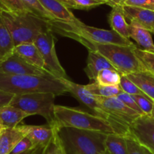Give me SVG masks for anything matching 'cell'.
<instances>
[{
    "label": "cell",
    "mask_w": 154,
    "mask_h": 154,
    "mask_svg": "<svg viewBox=\"0 0 154 154\" xmlns=\"http://www.w3.org/2000/svg\"><path fill=\"white\" fill-rule=\"evenodd\" d=\"M0 89L14 95L51 92L59 96L69 93L61 80L51 74L14 75L0 72Z\"/></svg>",
    "instance_id": "cell-1"
},
{
    "label": "cell",
    "mask_w": 154,
    "mask_h": 154,
    "mask_svg": "<svg viewBox=\"0 0 154 154\" xmlns=\"http://www.w3.org/2000/svg\"><path fill=\"white\" fill-rule=\"evenodd\" d=\"M51 30L53 33L64 37L76 40L83 39L90 42L103 44L132 46L135 44L129 39L123 38L114 30H103L84 24L79 19L74 21H63L59 20L50 21Z\"/></svg>",
    "instance_id": "cell-2"
},
{
    "label": "cell",
    "mask_w": 154,
    "mask_h": 154,
    "mask_svg": "<svg viewBox=\"0 0 154 154\" xmlns=\"http://www.w3.org/2000/svg\"><path fill=\"white\" fill-rule=\"evenodd\" d=\"M58 134L66 154H106L108 134L70 127L58 128Z\"/></svg>",
    "instance_id": "cell-3"
},
{
    "label": "cell",
    "mask_w": 154,
    "mask_h": 154,
    "mask_svg": "<svg viewBox=\"0 0 154 154\" xmlns=\"http://www.w3.org/2000/svg\"><path fill=\"white\" fill-rule=\"evenodd\" d=\"M75 41L86 47L88 51H96L106 57L121 75L147 70L135 55L134 49L136 45L126 46L116 44L97 43L83 39H78Z\"/></svg>",
    "instance_id": "cell-4"
},
{
    "label": "cell",
    "mask_w": 154,
    "mask_h": 154,
    "mask_svg": "<svg viewBox=\"0 0 154 154\" xmlns=\"http://www.w3.org/2000/svg\"><path fill=\"white\" fill-rule=\"evenodd\" d=\"M0 14L13 37L15 47L23 43L34 42L41 33L51 30L50 21L29 12L16 14L2 11Z\"/></svg>",
    "instance_id": "cell-5"
},
{
    "label": "cell",
    "mask_w": 154,
    "mask_h": 154,
    "mask_svg": "<svg viewBox=\"0 0 154 154\" xmlns=\"http://www.w3.org/2000/svg\"><path fill=\"white\" fill-rule=\"evenodd\" d=\"M54 114L57 128L70 127L79 129L98 131L105 134L116 133L108 120L81 109L55 105Z\"/></svg>",
    "instance_id": "cell-6"
},
{
    "label": "cell",
    "mask_w": 154,
    "mask_h": 154,
    "mask_svg": "<svg viewBox=\"0 0 154 154\" xmlns=\"http://www.w3.org/2000/svg\"><path fill=\"white\" fill-rule=\"evenodd\" d=\"M57 95L51 92L25 94L14 95L9 105L14 106L26 113L32 115H39L46 119L50 126L56 125L54 100Z\"/></svg>",
    "instance_id": "cell-7"
},
{
    "label": "cell",
    "mask_w": 154,
    "mask_h": 154,
    "mask_svg": "<svg viewBox=\"0 0 154 154\" xmlns=\"http://www.w3.org/2000/svg\"><path fill=\"white\" fill-rule=\"evenodd\" d=\"M96 98L109 116L111 124L116 134L127 136L129 125L139 116H142L127 107L118 97L96 96Z\"/></svg>",
    "instance_id": "cell-8"
},
{
    "label": "cell",
    "mask_w": 154,
    "mask_h": 154,
    "mask_svg": "<svg viewBox=\"0 0 154 154\" xmlns=\"http://www.w3.org/2000/svg\"><path fill=\"white\" fill-rule=\"evenodd\" d=\"M45 63V69L57 79L67 78V75L62 66L55 49V37L51 30L41 33L35 40Z\"/></svg>",
    "instance_id": "cell-9"
},
{
    "label": "cell",
    "mask_w": 154,
    "mask_h": 154,
    "mask_svg": "<svg viewBox=\"0 0 154 154\" xmlns=\"http://www.w3.org/2000/svg\"><path fill=\"white\" fill-rule=\"evenodd\" d=\"M60 79L65 85V86L67 88L69 93H70L72 96L75 97L83 105H84L89 110H91L94 114L104 118L111 123L109 116L106 113L105 109L98 102L96 96L92 95L87 90L85 85L74 82L68 79L67 78H61Z\"/></svg>",
    "instance_id": "cell-10"
},
{
    "label": "cell",
    "mask_w": 154,
    "mask_h": 154,
    "mask_svg": "<svg viewBox=\"0 0 154 154\" xmlns=\"http://www.w3.org/2000/svg\"><path fill=\"white\" fill-rule=\"evenodd\" d=\"M154 153V118L142 115L135 119L129 128V134Z\"/></svg>",
    "instance_id": "cell-11"
},
{
    "label": "cell",
    "mask_w": 154,
    "mask_h": 154,
    "mask_svg": "<svg viewBox=\"0 0 154 154\" xmlns=\"http://www.w3.org/2000/svg\"><path fill=\"white\" fill-rule=\"evenodd\" d=\"M0 72L14 75H45L50 74L45 69L28 63L15 53L0 62Z\"/></svg>",
    "instance_id": "cell-12"
},
{
    "label": "cell",
    "mask_w": 154,
    "mask_h": 154,
    "mask_svg": "<svg viewBox=\"0 0 154 154\" xmlns=\"http://www.w3.org/2000/svg\"><path fill=\"white\" fill-rule=\"evenodd\" d=\"M23 127L26 136L32 141L35 147L48 146L58 129L57 126H50L49 125L48 126L23 125Z\"/></svg>",
    "instance_id": "cell-13"
},
{
    "label": "cell",
    "mask_w": 154,
    "mask_h": 154,
    "mask_svg": "<svg viewBox=\"0 0 154 154\" xmlns=\"http://www.w3.org/2000/svg\"><path fill=\"white\" fill-rule=\"evenodd\" d=\"M125 17L129 21L137 23L153 33L154 30V10L132 6L123 5Z\"/></svg>",
    "instance_id": "cell-14"
},
{
    "label": "cell",
    "mask_w": 154,
    "mask_h": 154,
    "mask_svg": "<svg viewBox=\"0 0 154 154\" xmlns=\"http://www.w3.org/2000/svg\"><path fill=\"white\" fill-rule=\"evenodd\" d=\"M25 136L23 125L4 128L0 133V154H10L18 142Z\"/></svg>",
    "instance_id": "cell-15"
},
{
    "label": "cell",
    "mask_w": 154,
    "mask_h": 154,
    "mask_svg": "<svg viewBox=\"0 0 154 154\" xmlns=\"http://www.w3.org/2000/svg\"><path fill=\"white\" fill-rule=\"evenodd\" d=\"M151 33L137 23L131 21L129 24V37L135 41L137 47L144 51L154 53V42Z\"/></svg>",
    "instance_id": "cell-16"
},
{
    "label": "cell",
    "mask_w": 154,
    "mask_h": 154,
    "mask_svg": "<svg viewBox=\"0 0 154 154\" xmlns=\"http://www.w3.org/2000/svg\"><path fill=\"white\" fill-rule=\"evenodd\" d=\"M114 68L112 63L103 55L96 51H89L87 66L84 68V72L90 79H96L98 73L102 69Z\"/></svg>",
    "instance_id": "cell-17"
},
{
    "label": "cell",
    "mask_w": 154,
    "mask_h": 154,
    "mask_svg": "<svg viewBox=\"0 0 154 154\" xmlns=\"http://www.w3.org/2000/svg\"><path fill=\"white\" fill-rule=\"evenodd\" d=\"M111 7L112 10L108 17L111 30L117 32L123 38L129 39V24L126 21L123 5L120 4H114Z\"/></svg>",
    "instance_id": "cell-18"
},
{
    "label": "cell",
    "mask_w": 154,
    "mask_h": 154,
    "mask_svg": "<svg viewBox=\"0 0 154 154\" xmlns=\"http://www.w3.org/2000/svg\"><path fill=\"white\" fill-rule=\"evenodd\" d=\"M14 53L19 55L28 63L45 69V63L43 57L35 42L20 44L15 47Z\"/></svg>",
    "instance_id": "cell-19"
},
{
    "label": "cell",
    "mask_w": 154,
    "mask_h": 154,
    "mask_svg": "<svg viewBox=\"0 0 154 154\" xmlns=\"http://www.w3.org/2000/svg\"><path fill=\"white\" fill-rule=\"evenodd\" d=\"M30 115L16 107L7 105L0 108V123L5 128H15Z\"/></svg>",
    "instance_id": "cell-20"
},
{
    "label": "cell",
    "mask_w": 154,
    "mask_h": 154,
    "mask_svg": "<svg viewBox=\"0 0 154 154\" xmlns=\"http://www.w3.org/2000/svg\"><path fill=\"white\" fill-rule=\"evenodd\" d=\"M43 7L54 17L56 20L63 21H74L75 18L72 11L59 0H39Z\"/></svg>",
    "instance_id": "cell-21"
},
{
    "label": "cell",
    "mask_w": 154,
    "mask_h": 154,
    "mask_svg": "<svg viewBox=\"0 0 154 154\" xmlns=\"http://www.w3.org/2000/svg\"><path fill=\"white\" fill-rule=\"evenodd\" d=\"M146 95L154 101V74L150 71H140L126 75Z\"/></svg>",
    "instance_id": "cell-22"
},
{
    "label": "cell",
    "mask_w": 154,
    "mask_h": 154,
    "mask_svg": "<svg viewBox=\"0 0 154 154\" xmlns=\"http://www.w3.org/2000/svg\"><path fill=\"white\" fill-rule=\"evenodd\" d=\"M13 37L0 14V61L6 60L14 52Z\"/></svg>",
    "instance_id": "cell-23"
},
{
    "label": "cell",
    "mask_w": 154,
    "mask_h": 154,
    "mask_svg": "<svg viewBox=\"0 0 154 154\" xmlns=\"http://www.w3.org/2000/svg\"><path fill=\"white\" fill-rule=\"evenodd\" d=\"M106 154H128L126 136L112 133L107 135L105 140Z\"/></svg>",
    "instance_id": "cell-24"
},
{
    "label": "cell",
    "mask_w": 154,
    "mask_h": 154,
    "mask_svg": "<svg viewBox=\"0 0 154 154\" xmlns=\"http://www.w3.org/2000/svg\"><path fill=\"white\" fill-rule=\"evenodd\" d=\"M85 86L92 95L105 98L117 97L119 94L123 91L120 85H101L96 82L86 85Z\"/></svg>",
    "instance_id": "cell-25"
},
{
    "label": "cell",
    "mask_w": 154,
    "mask_h": 154,
    "mask_svg": "<svg viewBox=\"0 0 154 154\" xmlns=\"http://www.w3.org/2000/svg\"><path fill=\"white\" fill-rule=\"evenodd\" d=\"M121 74L116 69H105L101 70L96 76V83L101 85H120Z\"/></svg>",
    "instance_id": "cell-26"
},
{
    "label": "cell",
    "mask_w": 154,
    "mask_h": 154,
    "mask_svg": "<svg viewBox=\"0 0 154 154\" xmlns=\"http://www.w3.org/2000/svg\"><path fill=\"white\" fill-rule=\"evenodd\" d=\"M21 1L29 12L32 14L47 21L56 20L54 17L43 7L39 0H21Z\"/></svg>",
    "instance_id": "cell-27"
},
{
    "label": "cell",
    "mask_w": 154,
    "mask_h": 154,
    "mask_svg": "<svg viewBox=\"0 0 154 154\" xmlns=\"http://www.w3.org/2000/svg\"><path fill=\"white\" fill-rule=\"evenodd\" d=\"M103 4H108V2L103 0H68L66 7L69 9L90 10Z\"/></svg>",
    "instance_id": "cell-28"
},
{
    "label": "cell",
    "mask_w": 154,
    "mask_h": 154,
    "mask_svg": "<svg viewBox=\"0 0 154 154\" xmlns=\"http://www.w3.org/2000/svg\"><path fill=\"white\" fill-rule=\"evenodd\" d=\"M134 51L136 57L144 65L146 69L154 74V53L140 49L137 45Z\"/></svg>",
    "instance_id": "cell-29"
},
{
    "label": "cell",
    "mask_w": 154,
    "mask_h": 154,
    "mask_svg": "<svg viewBox=\"0 0 154 154\" xmlns=\"http://www.w3.org/2000/svg\"><path fill=\"white\" fill-rule=\"evenodd\" d=\"M44 154H66L64 146L58 134V129L45 149Z\"/></svg>",
    "instance_id": "cell-30"
},
{
    "label": "cell",
    "mask_w": 154,
    "mask_h": 154,
    "mask_svg": "<svg viewBox=\"0 0 154 154\" xmlns=\"http://www.w3.org/2000/svg\"><path fill=\"white\" fill-rule=\"evenodd\" d=\"M128 154H154L150 149L140 143L131 136H126Z\"/></svg>",
    "instance_id": "cell-31"
},
{
    "label": "cell",
    "mask_w": 154,
    "mask_h": 154,
    "mask_svg": "<svg viewBox=\"0 0 154 154\" xmlns=\"http://www.w3.org/2000/svg\"><path fill=\"white\" fill-rule=\"evenodd\" d=\"M120 86L122 91L131 95H144L145 94L126 75H121Z\"/></svg>",
    "instance_id": "cell-32"
},
{
    "label": "cell",
    "mask_w": 154,
    "mask_h": 154,
    "mask_svg": "<svg viewBox=\"0 0 154 154\" xmlns=\"http://www.w3.org/2000/svg\"><path fill=\"white\" fill-rule=\"evenodd\" d=\"M132 97H133V98L135 99V101H136L138 105L139 106L141 110L143 111V113L145 115L151 116L152 111H153V109L154 101H153L151 98H149V97L146 95H132Z\"/></svg>",
    "instance_id": "cell-33"
},
{
    "label": "cell",
    "mask_w": 154,
    "mask_h": 154,
    "mask_svg": "<svg viewBox=\"0 0 154 154\" xmlns=\"http://www.w3.org/2000/svg\"><path fill=\"white\" fill-rule=\"evenodd\" d=\"M34 148H35V146L33 144L32 141L27 136H25L23 138H22L18 142L17 144L15 146L13 150L10 152V154L22 153V152H26V151L34 149Z\"/></svg>",
    "instance_id": "cell-34"
},
{
    "label": "cell",
    "mask_w": 154,
    "mask_h": 154,
    "mask_svg": "<svg viewBox=\"0 0 154 154\" xmlns=\"http://www.w3.org/2000/svg\"><path fill=\"white\" fill-rule=\"evenodd\" d=\"M117 97L119 98V99L121 100V101H123L127 107H129V108L136 111L137 113H138L139 114L145 115L143 113L142 110H141V108H140L139 106L138 105L136 101H135V99L133 98L132 95H129V94L126 93V92L124 91H122L121 93L119 94V95Z\"/></svg>",
    "instance_id": "cell-35"
},
{
    "label": "cell",
    "mask_w": 154,
    "mask_h": 154,
    "mask_svg": "<svg viewBox=\"0 0 154 154\" xmlns=\"http://www.w3.org/2000/svg\"><path fill=\"white\" fill-rule=\"evenodd\" d=\"M3 1L10 12L16 14L29 12L21 0H3Z\"/></svg>",
    "instance_id": "cell-36"
},
{
    "label": "cell",
    "mask_w": 154,
    "mask_h": 154,
    "mask_svg": "<svg viewBox=\"0 0 154 154\" xmlns=\"http://www.w3.org/2000/svg\"><path fill=\"white\" fill-rule=\"evenodd\" d=\"M123 5L154 10V0H126Z\"/></svg>",
    "instance_id": "cell-37"
},
{
    "label": "cell",
    "mask_w": 154,
    "mask_h": 154,
    "mask_svg": "<svg viewBox=\"0 0 154 154\" xmlns=\"http://www.w3.org/2000/svg\"><path fill=\"white\" fill-rule=\"evenodd\" d=\"M14 95L0 89V108L9 105Z\"/></svg>",
    "instance_id": "cell-38"
},
{
    "label": "cell",
    "mask_w": 154,
    "mask_h": 154,
    "mask_svg": "<svg viewBox=\"0 0 154 154\" xmlns=\"http://www.w3.org/2000/svg\"><path fill=\"white\" fill-rule=\"evenodd\" d=\"M2 11H9V10L7 8V6L5 5V4L4 1L0 0V13Z\"/></svg>",
    "instance_id": "cell-39"
},
{
    "label": "cell",
    "mask_w": 154,
    "mask_h": 154,
    "mask_svg": "<svg viewBox=\"0 0 154 154\" xmlns=\"http://www.w3.org/2000/svg\"><path fill=\"white\" fill-rule=\"evenodd\" d=\"M45 148H46V146H38V147H37L34 154H44Z\"/></svg>",
    "instance_id": "cell-40"
},
{
    "label": "cell",
    "mask_w": 154,
    "mask_h": 154,
    "mask_svg": "<svg viewBox=\"0 0 154 154\" xmlns=\"http://www.w3.org/2000/svg\"><path fill=\"white\" fill-rule=\"evenodd\" d=\"M36 149H37V147L30 149V150L26 151V152H22V153H19V154H34L35 152Z\"/></svg>",
    "instance_id": "cell-41"
},
{
    "label": "cell",
    "mask_w": 154,
    "mask_h": 154,
    "mask_svg": "<svg viewBox=\"0 0 154 154\" xmlns=\"http://www.w3.org/2000/svg\"><path fill=\"white\" fill-rule=\"evenodd\" d=\"M126 1V0H117L115 2V4H120V5H123Z\"/></svg>",
    "instance_id": "cell-42"
},
{
    "label": "cell",
    "mask_w": 154,
    "mask_h": 154,
    "mask_svg": "<svg viewBox=\"0 0 154 154\" xmlns=\"http://www.w3.org/2000/svg\"><path fill=\"white\" fill-rule=\"evenodd\" d=\"M116 1H117V0H110V2H108V5H109L111 6V5H112L115 4Z\"/></svg>",
    "instance_id": "cell-43"
},
{
    "label": "cell",
    "mask_w": 154,
    "mask_h": 154,
    "mask_svg": "<svg viewBox=\"0 0 154 154\" xmlns=\"http://www.w3.org/2000/svg\"><path fill=\"white\" fill-rule=\"evenodd\" d=\"M59 1L61 2L62 3H63V4H64L66 6V4H67V2H68V0H59Z\"/></svg>",
    "instance_id": "cell-44"
},
{
    "label": "cell",
    "mask_w": 154,
    "mask_h": 154,
    "mask_svg": "<svg viewBox=\"0 0 154 154\" xmlns=\"http://www.w3.org/2000/svg\"><path fill=\"white\" fill-rule=\"evenodd\" d=\"M4 128H4V127H3V126H2V125H1V123H0V133H1V131H2V130H3V129H4Z\"/></svg>",
    "instance_id": "cell-45"
},
{
    "label": "cell",
    "mask_w": 154,
    "mask_h": 154,
    "mask_svg": "<svg viewBox=\"0 0 154 154\" xmlns=\"http://www.w3.org/2000/svg\"><path fill=\"white\" fill-rule=\"evenodd\" d=\"M151 116H153L154 118V105H153V111H152V113H151Z\"/></svg>",
    "instance_id": "cell-46"
},
{
    "label": "cell",
    "mask_w": 154,
    "mask_h": 154,
    "mask_svg": "<svg viewBox=\"0 0 154 154\" xmlns=\"http://www.w3.org/2000/svg\"><path fill=\"white\" fill-rule=\"evenodd\" d=\"M103 1H106V2H108H108H110V0H103Z\"/></svg>",
    "instance_id": "cell-47"
},
{
    "label": "cell",
    "mask_w": 154,
    "mask_h": 154,
    "mask_svg": "<svg viewBox=\"0 0 154 154\" xmlns=\"http://www.w3.org/2000/svg\"><path fill=\"white\" fill-rule=\"evenodd\" d=\"M153 33V34H154V30H153V33Z\"/></svg>",
    "instance_id": "cell-48"
},
{
    "label": "cell",
    "mask_w": 154,
    "mask_h": 154,
    "mask_svg": "<svg viewBox=\"0 0 154 154\" xmlns=\"http://www.w3.org/2000/svg\"><path fill=\"white\" fill-rule=\"evenodd\" d=\"M0 62H1V61H0Z\"/></svg>",
    "instance_id": "cell-49"
}]
</instances>
